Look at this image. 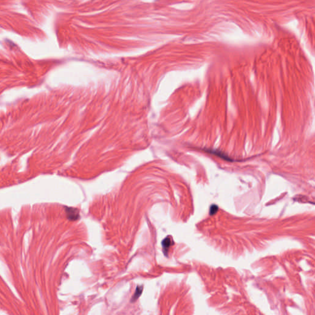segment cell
Returning <instances> with one entry per match:
<instances>
[{"label": "cell", "mask_w": 315, "mask_h": 315, "mask_svg": "<svg viewBox=\"0 0 315 315\" xmlns=\"http://www.w3.org/2000/svg\"><path fill=\"white\" fill-rule=\"evenodd\" d=\"M219 210V207L216 205H212L210 207L209 214L210 215H214Z\"/></svg>", "instance_id": "obj_4"}, {"label": "cell", "mask_w": 315, "mask_h": 315, "mask_svg": "<svg viewBox=\"0 0 315 315\" xmlns=\"http://www.w3.org/2000/svg\"><path fill=\"white\" fill-rule=\"evenodd\" d=\"M142 291H143V286H137L136 287V289L134 295H133V296L131 298V302H134V301H135L137 299H138L139 298V297L141 295L142 293Z\"/></svg>", "instance_id": "obj_3"}, {"label": "cell", "mask_w": 315, "mask_h": 315, "mask_svg": "<svg viewBox=\"0 0 315 315\" xmlns=\"http://www.w3.org/2000/svg\"><path fill=\"white\" fill-rule=\"evenodd\" d=\"M174 241H173L172 238L171 236H167L162 241L161 245L163 247V251L165 256H167L170 247L174 245Z\"/></svg>", "instance_id": "obj_1"}, {"label": "cell", "mask_w": 315, "mask_h": 315, "mask_svg": "<svg viewBox=\"0 0 315 315\" xmlns=\"http://www.w3.org/2000/svg\"><path fill=\"white\" fill-rule=\"evenodd\" d=\"M65 211L66 217L70 220H77L79 218V211L77 209L73 207H65Z\"/></svg>", "instance_id": "obj_2"}]
</instances>
